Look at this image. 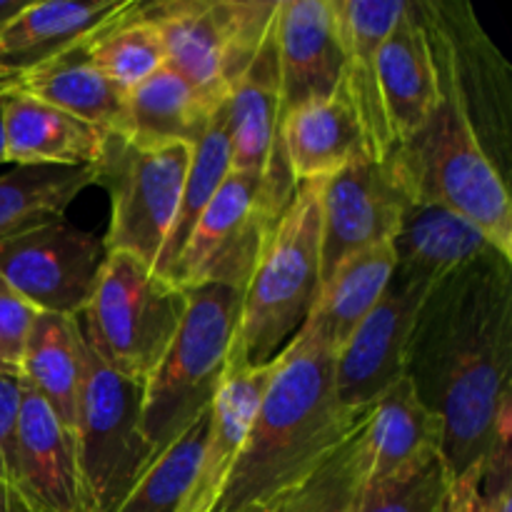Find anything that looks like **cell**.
Segmentation results:
<instances>
[{
    "label": "cell",
    "instance_id": "1",
    "mask_svg": "<svg viewBox=\"0 0 512 512\" xmlns=\"http://www.w3.org/2000/svg\"><path fill=\"white\" fill-rule=\"evenodd\" d=\"M512 260L500 253L450 275L425 298L405 355V378L443 420L450 478L483 465L510 393Z\"/></svg>",
    "mask_w": 512,
    "mask_h": 512
},
{
    "label": "cell",
    "instance_id": "2",
    "mask_svg": "<svg viewBox=\"0 0 512 512\" xmlns=\"http://www.w3.org/2000/svg\"><path fill=\"white\" fill-rule=\"evenodd\" d=\"M335 353L318 315L280 353L273 383L238 458L203 512H278L363 415L345 413L333 388Z\"/></svg>",
    "mask_w": 512,
    "mask_h": 512
},
{
    "label": "cell",
    "instance_id": "3",
    "mask_svg": "<svg viewBox=\"0 0 512 512\" xmlns=\"http://www.w3.org/2000/svg\"><path fill=\"white\" fill-rule=\"evenodd\" d=\"M440 68V103L428 123L383 160L413 203H435L478 225L503 258L512 260V203L505 175L485 153L460 88L453 50L430 3H418Z\"/></svg>",
    "mask_w": 512,
    "mask_h": 512
},
{
    "label": "cell",
    "instance_id": "4",
    "mask_svg": "<svg viewBox=\"0 0 512 512\" xmlns=\"http://www.w3.org/2000/svg\"><path fill=\"white\" fill-rule=\"evenodd\" d=\"M320 188L323 183L298 185L265 238L243 290L228 373L273 363L318 305Z\"/></svg>",
    "mask_w": 512,
    "mask_h": 512
},
{
    "label": "cell",
    "instance_id": "5",
    "mask_svg": "<svg viewBox=\"0 0 512 512\" xmlns=\"http://www.w3.org/2000/svg\"><path fill=\"white\" fill-rule=\"evenodd\" d=\"M240 303L243 293L225 285L188 290L183 323L168 353L143 385L140 430L153 450V460L213 405L228 375Z\"/></svg>",
    "mask_w": 512,
    "mask_h": 512
},
{
    "label": "cell",
    "instance_id": "6",
    "mask_svg": "<svg viewBox=\"0 0 512 512\" xmlns=\"http://www.w3.org/2000/svg\"><path fill=\"white\" fill-rule=\"evenodd\" d=\"M188 290L130 253H105L85 313L75 315L95 353L118 375L145 385L168 353Z\"/></svg>",
    "mask_w": 512,
    "mask_h": 512
},
{
    "label": "cell",
    "instance_id": "7",
    "mask_svg": "<svg viewBox=\"0 0 512 512\" xmlns=\"http://www.w3.org/2000/svg\"><path fill=\"white\" fill-rule=\"evenodd\" d=\"M280 0H153L140 13L158 28L165 68L215 108L228 100L268 38Z\"/></svg>",
    "mask_w": 512,
    "mask_h": 512
},
{
    "label": "cell",
    "instance_id": "8",
    "mask_svg": "<svg viewBox=\"0 0 512 512\" xmlns=\"http://www.w3.org/2000/svg\"><path fill=\"white\" fill-rule=\"evenodd\" d=\"M80 340L83 383L73 425L80 475L90 512H115L153 463V450L140 430L143 385L115 373L83 330Z\"/></svg>",
    "mask_w": 512,
    "mask_h": 512
},
{
    "label": "cell",
    "instance_id": "9",
    "mask_svg": "<svg viewBox=\"0 0 512 512\" xmlns=\"http://www.w3.org/2000/svg\"><path fill=\"white\" fill-rule=\"evenodd\" d=\"M193 145H135L108 133L98 185L110 195L105 253H130L155 270L188 178Z\"/></svg>",
    "mask_w": 512,
    "mask_h": 512
},
{
    "label": "cell",
    "instance_id": "10",
    "mask_svg": "<svg viewBox=\"0 0 512 512\" xmlns=\"http://www.w3.org/2000/svg\"><path fill=\"white\" fill-rule=\"evenodd\" d=\"M283 210L275 208L263 178L230 170L180 250L170 280L183 290L225 285L243 293Z\"/></svg>",
    "mask_w": 512,
    "mask_h": 512
},
{
    "label": "cell",
    "instance_id": "11",
    "mask_svg": "<svg viewBox=\"0 0 512 512\" xmlns=\"http://www.w3.org/2000/svg\"><path fill=\"white\" fill-rule=\"evenodd\" d=\"M103 260V238L68 220L0 240V278L35 313L65 318L85 313Z\"/></svg>",
    "mask_w": 512,
    "mask_h": 512
},
{
    "label": "cell",
    "instance_id": "12",
    "mask_svg": "<svg viewBox=\"0 0 512 512\" xmlns=\"http://www.w3.org/2000/svg\"><path fill=\"white\" fill-rule=\"evenodd\" d=\"M430 290L393 273L380 303L335 353L333 388L345 413L365 415L380 395L405 378L410 333Z\"/></svg>",
    "mask_w": 512,
    "mask_h": 512
},
{
    "label": "cell",
    "instance_id": "13",
    "mask_svg": "<svg viewBox=\"0 0 512 512\" xmlns=\"http://www.w3.org/2000/svg\"><path fill=\"white\" fill-rule=\"evenodd\" d=\"M408 198L388 165L368 155L320 188V288L350 255L390 243Z\"/></svg>",
    "mask_w": 512,
    "mask_h": 512
},
{
    "label": "cell",
    "instance_id": "14",
    "mask_svg": "<svg viewBox=\"0 0 512 512\" xmlns=\"http://www.w3.org/2000/svg\"><path fill=\"white\" fill-rule=\"evenodd\" d=\"M10 485L30 512H90L75 433L25 383Z\"/></svg>",
    "mask_w": 512,
    "mask_h": 512
},
{
    "label": "cell",
    "instance_id": "15",
    "mask_svg": "<svg viewBox=\"0 0 512 512\" xmlns=\"http://www.w3.org/2000/svg\"><path fill=\"white\" fill-rule=\"evenodd\" d=\"M280 120L338 90L345 50L333 0H280L275 18Z\"/></svg>",
    "mask_w": 512,
    "mask_h": 512
},
{
    "label": "cell",
    "instance_id": "16",
    "mask_svg": "<svg viewBox=\"0 0 512 512\" xmlns=\"http://www.w3.org/2000/svg\"><path fill=\"white\" fill-rule=\"evenodd\" d=\"M378 88L393 148L413 138L438 108L440 68L418 3L405 5L380 45Z\"/></svg>",
    "mask_w": 512,
    "mask_h": 512
},
{
    "label": "cell",
    "instance_id": "17",
    "mask_svg": "<svg viewBox=\"0 0 512 512\" xmlns=\"http://www.w3.org/2000/svg\"><path fill=\"white\" fill-rule=\"evenodd\" d=\"M345 50L343 88L358 113L365 153L383 163L393 150L378 88V50L403 15V0H333Z\"/></svg>",
    "mask_w": 512,
    "mask_h": 512
},
{
    "label": "cell",
    "instance_id": "18",
    "mask_svg": "<svg viewBox=\"0 0 512 512\" xmlns=\"http://www.w3.org/2000/svg\"><path fill=\"white\" fill-rule=\"evenodd\" d=\"M395 275L408 283L435 288L450 275L498 250L483 230L463 215L435 203L408 200L393 240Z\"/></svg>",
    "mask_w": 512,
    "mask_h": 512
},
{
    "label": "cell",
    "instance_id": "19",
    "mask_svg": "<svg viewBox=\"0 0 512 512\" xmlns=\"http://www.w3.org/2000/svg\"><path fill=\"white\" fill-rule=\"evenodd\" d=\"M443 458V420L425 408L408 378L375 400L365 420V485Z\"/></svg>",
    "mask_w": 512,
    "mask_h": 512
},
{
    "label": "cell",
    "instance_id": "20",
    "mask_svg": "<svg viewBox=\"0 0 512 512\" xmlns=\"http://www.w3.org/2000/svg\"><path fill=\"white\" fill-rule=\"evenodd\" d=\"M278 140L295 185L325 183L368 155L358 113L343 83L328 98L300 105L285 115Z\"/></svg>",
    "mask_w": 512,
    "mask_h": 512
},
{
    "label": "cell",
    "instance_id": "21",
    "mask_svg": "<svg viewBox=\"0 0 512 512\" xmlns=\"http://www.w3.org/2000/svg\"><path fill=\"white\" fill-rule=\"evenodd\" d=\"M225 133L230 143V163L238 173L265 178L270 165L283 158L278 140L280 68L275 23L253 63L240 75L225 100Z\"/></svg>",
    "mask_w": 512,
    "mask_h": 512
},
{
    "label": "cell",
    "instance_id": "22",
    "mask_svg": "<svg viewBox=\"0 0 512 512\" xmlns=\"http://www.w3.org/2000/svg\"><path fill=\"white\" fill-rule=\"evenodd\" d=\"M108 133L20 93L5 98V160L15 165L95 168Z\"/></svg>",
    "mask_w": 512,
    "mask_h": 512
},
{
    "label": "cell",
    "instance_id": "23",
    "mask_svg": "<svg viewBox=\"0 0 512 512\" xmlns=\"http://www.w3.org/2000/svg\"><path fill=\"white\" fill-rule=\"evenodd\" d=\"M133 0H30L13 20L0 25V73L23 75L128 10Z\"/></svg>",
    "mask_w": 512,
    "mask_h": 512
},
{
    "label": "cell",
    "instance_id": "24",
    "mask_svg": "<svg viewBox=\"0 0 512 512\" xmlns=\"http://www.w3.org/2000/svg\"><path fill=\"white\" fill-rule=\"evenodd\" d=\"M280 365V355L273 363L255 368L233 370L225 375L218 395L208 410V433H205L203 458L193 480L188 500L180 512H203L218 493L220 483L228 475L230 465L238 458L255 413L265 398V390L273 383Z\"/></svg>",
    "mask_w": 512,
    "mask_h": 512
},
{
    "label": "cell",
    "instance_id": "25",
    "mask_svg": "<svg viewBox=\"0 0 512 512\" xmlns=\"http://www.w3.org/2000/svg\"><path fill=\"white\" fill-rule=\"evenodd\" d=\"M20 93L75 115L105 133L123 135L125 95L88 60L83 40L18 78Z\"/></svg>",
    "mask_w": 512,
    "mask_h": 512
},
{
    "label": "cell",
    "instance_id": "26",
    "mask_svg": "<svg viewBox=\"0 0 512 512\" xmlns=\"http://www.w3.org/2000/svg\"><path fill=\"white\" fill-rule=\"evenodd\" d=\"M215 105L188 80L160 68L125 95L123 138L135 145H198L210 128Z\"/></svg>",
    "mask_w": 512,
    "mask_h": 512
},
{
    "label": "cell",
    "instance_id": "27",
    "mask_svg": "<svg viewBox=\"0 0 512 512\" xmlns=\"http://www.w3.org/2000/svg\"><path fill=\"white\" fill-rule=\"evenodd\" d=\"M20 378L73 430L83 383V340L78 320L35 313L20 353Z\"/></svg>",
    "mask_w": 512,
    "mask_h": 512
},
{
    "label": "cell",
    "instance_id": "28",
    "mask_svg": "<svg viewBox=\"0 0 512 512\" xmlns=\"http://www.w3.org/2000/svg\"><path fill=\"white\" fill-rule=\"evenodd\" d=\"M395 273L393 245L383 243L350 255L320 288L313 313L323 325L330 350L338 353L380 303Z\"/></svg>",
    "mask_w": 512,
    "mask_h": 512
},
{
    "label": "cell",
    "instance_id": "29",
    "mask_svg": "<svg viewBox=\"0 0 512 512\" xmlns=\"http://www.w3.org/2000/svg\"><path fill=\"white\" fill-rule=\"evenodd\" d=\"M98 183V168L18 165L0 178V240L65 220V210Z\"/></svg>",
    "mask_w": 512,
    "mask_h": 512
},
{
    "label": "cell",
    "instance_id": "30",
    "mask_svg": "<svg viewBox=\"0 0 512 512\" xmlns=\"http://www.w3.org/2000/svg\"><path fill=\"white\" fill-rule=\"evenodd\" d=\"M83 50L90 63L123 93L165 68L163 40L158 28L140 13V0H133L128 10L85 35Z\"/></svg>",
    "mask_w": 512,
    "mask_h": 512
},
{
    "label": "cell",
    "instance_id": "31",
    "mask_svg": "<svg viewBox=\"0 0 512 512\" xmlns=\"http://www.w3.org/2000/svg\"><path fill=\"white\" fill-rule=\"evenodd\" d=\"M230 170H233V163H230V143L228 133H225L223 103L215 110L210 128L205 130V135L195 145L188 178H185L183 185V195H180L178 213H175L173 228H170L168 240H165V248L160 253L158 265H155V273L170 280V273H173V265L178 260L180 250L185 248L195 223L200 220L203 210L208 208L213 195L218 193L223 180L230 175Z\"/></svg>",
    "mask_w": 512,
    "mask_h": 512
},
{
    "label": "cell",
    "instance_id": "32",
    "mask_svg": "<svg viewBox=\"0 0 512 512\" xmlns=\"http://www.w3.org/2000/svg\"><path fill=\"white\" fill-rule=\"evenodd\" d=\"M365 420L335 443L278 512H360L365 488Z\"/></svg>",
    "mask_w": 512,
    "mask_h": 512
},
{
    "label": "cell",
    "instance_id": "33",
    "mask_svg": "<svg viewBox=\"0 0 512 512\" xmlns=\"http://www.w3.org/2000/svg\"><path fill=\"white\" fill-rule=\"evenodd\" d=\"M208 413L148 465L115 512H180L203 458Z\"/></svg>",
    "mask_w": 512,
    "mask_h": 512
},
{
    "label": "cell",
    "instance_id": "34",
    "mask_svg": "<svg viewBox=\"0 0 512 512\" xmlns=\"http://www.w3.org/2000/svg\"><path fill=\"white\" fill-rule=\"evenodd\" d=\"M443 458H433L418 470L365 485L360 512H440L450 485Z\"/></svg>",
    "mask_w": 512,
    "mask_h": 512
},
{
    "label": "cell",
    "instance_id": "35",
    "mask_svg": "<svg viewBox=\"0 0 512 512\" xmlns=\"http://www.w3.org/2000/svg\"><path fill=\"white\" fill-rule=\"evenodd\" d=\"M33 318L35 310L0 278V353L15 368L20 363L25 335H28L30 325H33Z\"/></svg>",
    "mask_w": 512,
    "mask_h": 512
},
{
    "label": "cell",
    "instance_id": "36",
    "mask_svg": "<svg viewBox=\"0 0 512 512\" xmlns=\"http://www.w3.org/2000/svg\"><path fill=\"white\" fill-rule=\"evenodd\" d=\"M23 380L15 373H0V480L10 485L13 475V445L18 428Z\"/></svg>",
    "mask_w": 512,
    "mask_h": 512
},
{
    "label": "cell",
    "instance_id": "37",
    "mask_svg": "<svg viewBox=\"0 0 512 512\" xmlns=\"http://www.w3.org/2000/svg\"><path fill=\"white\" fill-rule=\"evenodd\" d=\"M440 512H488L483 498V465H475L450 480Z\"/></svg>",
    "mask_w": 512,
    "mask_h": 512
},
{
    "label": "cell",
    "instance_id": "38",
    "mask_svg": "<svg viewBox=\"0 0 512 512\" xmlns=\"http://www.w3.org/2000/svg\"><path fill=\"white\" fill-rule=\"evenodd\" d=\"M0 512H30L28 505L13 490V485L3 483V480H0Z\"/></svg>",
    "mask_w": 512,
    "mask_h": 512
},
{
    "label": "cell",
    "instance_id": "39",
    "mask_svg": "<svg viewBox=\"0 0 512 512\" xmlns=\"http://www.w3.org/2000/svg\"><path fill=\"white\" fill-rule=\"evenodd\" d=\"M30 0H0V25H5L8 20H13L20 10L28 5Z\"/></svg>",
    "mask_w": 512,
    "mask_h": 512
},
{
    "label": "cell",
    "instance_id": "40",
    "mask_svg": "<svg viewBox=\"0 0 512 512\" xmlns=\"http://www.w3.org/2000/svg\"><path fill=\"white\" fill-rule=\"evenodd\" d=\"M8 95H0V163H8L5 160V98Z\"/></svg>",
    "mask_w": 512,
    "mask_h": 512
},
{
    "label": "cell",
    "instance_id": "41",
    "mask_svg": "<svg viewBox=\"0 0 512 512\" xmlns=\"http://www.w3.org/2000/svg\"><path fill=\"white\" fill-rule=\"evenodd\" d=\"M18 78L20 75L13 73H0V95H8L18 88Z\"/></svg>",
    "mask_w": 512,
    "mask_h": 512
},
{
    "label": "cell",
    "instance_id": "42",
    "mask_svg": "<svg viewBox=\"0 0 512 512\" xmlns=\"http://www.w3.org/2000/svg\"><path fill=\"white\" fill-rule=\"evenodd\" d=\"M0 373H15V375H18V368H15V365H10L8 360L3 358V353H0Z\"/></svg>",
    "mask_w": 512,
    "mask_h": 512
}]
</instances>
